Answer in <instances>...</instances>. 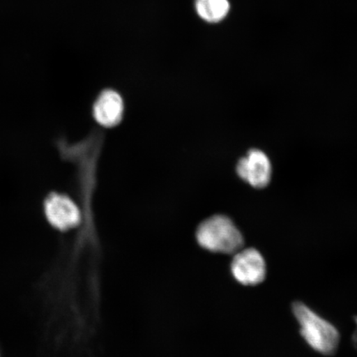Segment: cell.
I'll use <instances>...</instances> for the list:
<instances>
[{
  "mask_svg": "<svg viewBox=\"0 0 357 357\" xmlns=\"http://www.w3.org/2000/svg\"><path fill=\"white\" fill-rule=\"evenodd\" d=\"M356 319V327H357V318L355 319ZM356 333L354 334V343L355 344H357V329L356 330Z\"/></svg>",
  "mask_w": 357,
  "mask_h": 357,
  "instance_id": "obj_8",
  "label": "cell"
},
{
  "mask_svg": "<svg viewBox=\"0 0 357 357\" xmlns=\"http://www.w3.org/2000/svg\"><path fill=\"white\" fill-rule=\"evenodd\" d=\"M293 312L303 339L312 349L328 356L336 352L340 335L332 324L301 302L294 303Z\"/></svg>",
  "mask_w": 357,
  "mask_h": 357,
  "instance_id": "obj_1",
  "label": "cell"
},
{
  "mask_svg": "<svg viewBox=\"0 0 357 357\" xmlns=\"http://www.w3.org/2000/svg\"><path fill=\"white\" fill-rule=\"evenodd\" d=\"M199 243L208 251L236 253L243 248L241 231L229 218L216 215L201 223L197 231Z\"/></svg>",
  "mask_w": 357,
  "mask_h": 357,
  "instance_id": "obj_2",
  "label": "cell"
},
{
  "mask_svg": "<svg viewBox=\"0 0 357 357\" xmlns=\"http://www.w3.org/2000/svg\"><path fill=\"white\" fill-rule=\"evenodd\" d=\"M44 212L48 222L62 231L77 227L82 218L77 204L63 194L49 195L45 199Z\"/></svg>",
  "mask_w": 357,
  "mask_h": 357,
  "instance_id": "obj_4",
  "label": "cell"
},
{
  "mask_svg": "<svg viewBox=\"0 0 357 357\" xmlns=\"http://www.w3.org/2000/svg\"><path fill=\"white\" fill-rule=\"evenodd\" d=\"M124 104L123 98L113 89H106L97 98L93 107V117L102 127L118 125L123 119Z\"/></svg>",
  "mask_w": 357,
  "mask_h": 357,
  "instance_id": "obj_6",
  "label": "cell"
},
{
  "mask_svg": "<svg viewBox=\"0 0 357 357\" xmlns=\"http://www.w3.org/2000/svg\"><path fill=\"white\" fill-rule=\"evenodd\" d=\"M271 172L269 158L265 153L257 149L248 151L236 166L239 177L257 189L264 188L269 184Z\"/></svg>",
  "mask_w": 357,
  "mask_h": 357,
  "instance_id": "obj_5",
  "label": "cell"
},
{
  "mask_svg": "<svg viewBox=\"0 0 357 357\" xmlns=\"http://www.w3.org/2000/svg\"><path fill=\"white\" fill-rule=\"evenodd\" d=\"M231 273L243 285H257L266 278L264 257L257 249H241L235 253L231 265Z\"/></svg>",
  "mask_w": 357,
  "mask_h": 357,
  "instance_id": "obj_3",
  "label": "cell"
},
{
  "mask_svg": "<svg viewBox=\"0 0 357 357\" xmlns=\"http://www.w3.org/2000/svg\"><path fill=\"white\" fill-rule=\"evenodd\" d=\"M195 3L201 19L211 24L225 20L231 8L229 0H195Z\"/></svg>",
  "mask_w": 357,
  "mask_h": 357,
  "instance_id": "obj_7",
  "label": "cell"
}]
</instances>
